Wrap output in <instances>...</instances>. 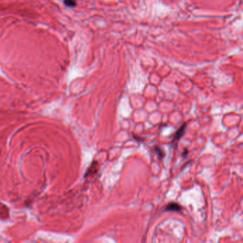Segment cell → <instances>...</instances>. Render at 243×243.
<instances>
[{"mask_svg": "<svg viewBox=\"0 0 243 243\" xmlns=\"http://www.w3.org/2000/svg\"><path fill=\"white\" fill-rule=\"evenodd\" d=\"M154 150L156 152V154H157V155H158V157L159 158L162 159L164 158V156H165L164 150H163L160 146H156L154 147Z\"/></svg>", "mask_w": 243, "mask_h": 243, "instance_id": "cell-4", "label": "cell"}, {"mask_svg": "<svg viewBox=\"0 0 243 243\" xmlns=\"http://www.w3.org/2000/svg\"><path fill=\"white\" fill-rule=\"evenodd\" d=\"M185 130H186V124H183V126H181V128H179V130L175 133V140H178L180 138H182V136H183L185 132Z\"/></svg>", "mask_w": 243, "mask_h": 243, "instance_id": "cell-2", "label": "cell"}, {"mask_svg": "<svg viewBox=\"0 0 243 243\" xmlns=\"http://www.w3.org/2000/svg\"><path fill=\"white\" fill-rule=\"evenodd\" d=\"M8 215L7 208H6L2 204L0 203V218H6Z\"/></svg>", "mask_w": 243, "mask_h": 243, "instance_id": "cell-5", "label": "cell"}, {"mask_svg": "<svg viewBox=\"0 0 243 243\" xmlns=\"http://www.w3.org/2000/svg\"><path fill=\"white\" fill-rule=\"evenodd\" d=\"M64 3L69 7H75L76 6V2L75 0H64Z\"/></svg>", "mask_w": 243, "mask_h": 243, "instance_id": "cell-6", "label": "cell"}, {"mask_svg": "<svg viewBox=\"0 0 243 243\" xmlns=\"http://www.w3.org/2000/svg\"><path fill=\"white\" fill-rule=\"evenodd\" d=\"M182 207L176 203H171L165 207V211H175L179 212L181 210Z\"/></svg>", "mask_w": 243, "mask_h": 243, "instance_id": "cell-1", "label": "cell"}, {"mask_svg": "<svg viewBox=\"0 0 243 243\" xmlns=\"http://www.w3.org/2000/svg\"><path fill=\"white\" fill-rule=\"evenodd\" d=\"M98 170V163L97 162H93L92 164H91V167L89 168V170H88V173H86V175H89V174H92V173H96V171Z\"/></svg>", "mask_w": 243, "mask_h": 243, "instance_id": "cell-3", "label": "cell"}]
</instances>
